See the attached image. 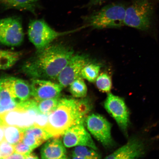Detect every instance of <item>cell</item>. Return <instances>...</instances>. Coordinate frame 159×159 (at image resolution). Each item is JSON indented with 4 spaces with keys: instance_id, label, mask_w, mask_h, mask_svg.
Segmentation results:
<instances>
[{
    "instance_id": "1",
    "label": "cell",
    "mask_w": 159,
    "mask_h": 159,
    "mask_svg": "<svg viewBox=\"0 0 159 159\" xmlns=\"http://www.w3.org/2000/svg\"><path fill=\"white\" fill-rule=\"evenodd\" d=\"M74 52L68 46L51 43L37 51L24 63L21 70L33 79H55L74 55Z\"/></svg>"
},
{
    "instance_id": "2",
    "label": "cell",
    "mask_w": 159,
    "mask_h": 159,
    "mask_svg": "<svg viewBox=\"0 0 159 159\" xmlns=\"http://www.w3.org/2000/svg\"><path fill=\"white\" fill-rule=\"evenodd\" d=\"M92 107L88 99L60 98L57 107L49 114L44 130L52 138H59L71 127L84 124Z\"/></svg>"
},
{
    "instance_id": "3",
    "label": "cell",
    "mask_w": 159,
    "mask_h": 159,
    "mask_svg": "<svg viewBox=\"0 0 159 159\" xmlns=\"http://www.w3.org/2000/svg\"><path fill=\"white\" fill-rule=\"evenodd\" d=\"M125 25L145 32H151L156 27L154 5L149 0H134L125 12Z\"/></svg>"
},
{
    "instance_id": "4",
    "label": "cell",
    "mask_w": 159,
    "mask_h": 159,
    "mask_svg": "<svg viewBox=\"0 0 159 159\" xmlns=\"http://www.w3.org/2000/svg\"><path fill=\"white\" fill-rule=\"evenodd\" d=\"M126 7L120 4H111L85 18L89 27L102 29L119 28L125 25Z\"/></svg>"
},
{
    "instance_id": "5",
    "label": "cell",
    "mask_w": 159,
    "mask_h": 159,
    "mask_svg": "<svg viewBox=\"0 0 159 159\" xmlns=\"http://www.w3.org/2000/svg\"><path fill=\"white\" fill-rule=\"evenodd\" d=\"M35 101L17 104L12 110L0 115L3 125L15 126L25 130L34 126L36 117L39 113Z\"/></svg>"
},
{
    "instance_id": "6",
    "label": "cell",
    "mask_w": 159,
    "mask_h": 159,
    "mask_svg": "<svg viewBox=\"0 0 159 159\" xmlns=\"http://www.w3.org/2000/svg\"><path fill=\"white\" fill-rule=\"evenodd\" d=\"M71 32V31L60 32L55 31L43 19L32 20L28 30L30 41L37 51L45 48L58 38Z\"/></svg>"
},
{
    "instance_id": "7",
    "label": "cell",
    "mask_w": 159,
    "mask_h": 159,
    "mask_svg": "<svg viewBox=\"0 0 159 159\" xmlns=\"http://www.w3.org/2000/svg\"><path fill=\"white\" fill-rule=\"evenodd\" d=\"M24 39L22 25L17 17L0 19V43L10 47H18Z\"/></svg>"
},
{
    "instance_id": "8",
    "label": "cell",
    "mask_w": 159,
    "mask_h": 159,
    "mask_svg": "<svg viewBox=\"0 0 159 159\" xmlns=\"http://www.w3.org/2000/svg\"><path fill=\"white\" fill-rule=\"evenodd\" d=\"M85 122L89 132L103 146L106 148L113 146L112 126L106 118L100 115L93 114L87 116Z\"/></svg>"
},
{
    "instance_id": "9",
    "label": "cell",
    "mask_w": 159,
    "mask_h": 159,
    "mask_svg": "<svg viewBox=\"0 0 159 159\" xmlns=\"http://www.w3.org/2000/svg\"><path fill=\"white\" fill-rule=\"evenodd\" d=\"M104 107L118 126L126 133L129 124V112L124 99L109 93L104 102Z\"/></svg>"
},
{
    "instance_id": "10",
    "label": "cell",
    "mask_w": 159,
    "mask_h": 159,
    "mask_svg": "<svg viewBox=\"0 0 159 159\" xmlns=\"http://www.w3.org/2000/svg\"><path fill=\"white\" fill-rule=\"evenodd\" d=\"M91 61L86 55H73L57 76V79L59 84L63 88L69 86L75 80L82 77L81 71L85 66Z\"/></svg>"
},
{
    "instance_id": "11",
    "label": "cell",
    "mask_w": 159,
    "mask_h": 159,
    "mask_svg": "<svg viewBox=\"0 0 159 159\" xmlns=\"http://www.w3.org/2000/svg\"><path fill=\"white\" fill-rule=\"evenodd\" d=\"M65 147L71 148L85 146L97 150V147L90 134L85 129L84 124L75 125L67 130L63 136Z\"/></svg>"
},
{
    "instance_id": "12",
    "label": "cell",
    "mask_w": 159,
    "mask_h": 159,
    "mask_svg": "<svg viewBox=\"0 0 159 159\" xmlns=\"http://www.w3.org/2000/svg\"><path fill=\"white\" fill-rule=\"evenodd\" d=\"M31 96L37 101L58 98L63 88L59 84L43 79H33Z\"/></svg>"
},
{
    "instance_id": "13",
    "label": "cell",
    "mask_w": 159,
    "mask_h": 159,
    "mask_svg": "<svg viewBox=\"0 0 159 159\" xmlns=\"http://www.w3.org/2000/svg\"><path fill=\"white\" fill-rule=\"evenodd\" d=\"M0 82L8 89L18 103L27 100L31 96V85L26 81L14 77H8L1 80Z\"/></svg>"
},
{
    "instance_id": "14",
    "label": "cell",
    "mask_w": 159,
    "mask_h": 159,
    "mask_svg": "<svg viewBox=\"0 0 159 159\" xmlns=\"http://www.w3.org/2000/svg\"><path fill=\"white\" fill-rule=\"evenodd\" d=\"M145 144L138 138H133L126 144L108 155L106 159H133L138 158L144 153Z\"/></svg>"
},
{
    "instance_id": "15",
    "label": "cell",
    "mask_w": 159,
    "mask_h": 159,
    "mask_svg": "<svg viewBox=\"0 0 159 159\" xmlns=\"http://www.w3.org/2000/svg\"><path fill=\"white\" fill-rule=\"evenodd\" d=\"M42 158L45 159H66L67 153L64 145L58 138L50 140L41 150Z\"/></svg>"
},
{
    "instance_id": "16",
    "label": "cell",
    "mask_w": 159,
    "mask_h": 159,
    "mask_svg": "<svg viewBox=\"0 0 159 159\" xmlns=\"http://www.w3.org/2000/svg\"><path fill=\"white\" fill-rule=\"evenodd\" d=\"M39 0H0V5L6 9H16L35 13Z\"/></svg>"
},
{
    "instance_id": "17",
    "label": "cell",
    "mask_w": 159,
    "mask_h": 159,
    "mask_svg": "<svg viewBox=\"0 0 159 159\" xmlns=\"http://www.w3.org/2000/svg\"><path fill=\"white\" fill-rule=\"evenodd\" d=\"M20 52L0 49V70H7L12 67L20 59Z\"/></svg>"
},
{
    "instance_id": "18",
    "label": "cell",
    "mask_w": 159,
    "mask_h": 159,
    "mask_svg": "<svg viewBox=\"0 0 159 159\" xmlns=\"http://www.w3.org/2000/svg\"><path fill=\"white\" fill-rule=\"evenodd\" d=\"M18 102L14 99L8 89L1 85L0 89V115L12 110Z\"/></svg>"
},
{
    "instance_id": "19",
    "label": "cell",
    "mask_w": 159,
    "mask_h": 159,
    "mask_svg": "<svg viewBox=\"0 0 159 159\" xmlns=\"http://www.w3.org/2000/svg\"><path fill=\"white\" fill-rule=\"evenodd\" d=\"M5 140L9 143L15 145L22 141L24 130L18 127L3 125Z\"/></svg>"
},
{
    "instance_id": "20",
    "label": "cell",
    "mask_w": 159,
    "mask_h": 159,
    "mask_svg": "<svg viewBox=\"0 0 159 159\" xmlns=\"http://www.w3.org/2000/svg\"><path fill=\"white\" fill-rule=\"evenodd\" d=\"M94 149L85 146L75 147L72 156L73 159H100L101 156Z\"/></svg>"
},
{
    "instance_id": "21",
    "label": "cell",
    "mask_w": 159,
    "mask_h": 159,
    "mask_svg": "<svg viewBox=\"0 0 159 159\" xmlns=\"http://www.w3.org/2000/svg\"><path fill=\"white\" fill-rule=\"evenodd\" d=\"M100 69V65L91 61L85 65L81 71V77L89 82H95L99 75Z\"/></svg>"
},
{
    "instance_id": "22",
    "label": "cell",
    "mask_w": 159,
    "mask_h": 159,
    "mask_svg": "<svg viewBox=\"0 0 159 159\" xmlns=\"http://www.w3.org/2000/svg\"><path fill=\"white\" fill-rule=\"evenodd\" d=\"M70 91L75 98H84L87 93L86 84L82 77L77 78L70 85Z\"/></svg>"
},
{
    "instance_id": "23",
    "label": "cell",
    "mask_w": 159,
    "mask_h": 159,
    "mask_svg": "<svg viewBox=\"0 0 159 159\" xmlns=\"http://www.w3.org/2000/svg\"><path fill=\"white\" fill-rule=\"evenodd\" d=\"M59 97L37 101V107L40 113L49 115L58 104Z\"/></svg>"
},
{
    "instance_id": "24",
    "label": "cell",
    "mask_w": 159,
    "mask_h": 159,
    "mask_svg": "<svg viewBox=\"0 0 159 159\" xmlns=\"http://www.w3.org/2000/svg\"><path fill=\"white\" fill-rule=\"evenodd\" d=\"M95 83L97 88L103 92L109 93L112 89V78L106 72H103L99 75Z\"/></svg>"
},
{
    "instance_id": "25",
    "label": "cell",
    "mask_w": 159,
    "mask_h": 159,
    "mask_svg": "<svg viewBox=\"0 0 159 159\" xmlns=\"http://www.w3.org/2000/svg\"><path fill=\"white\" fill-rule=\"evenodd\" d=\"M15 152L14 145L4 140L0 143V156L1 159H7Z\"/></svg>"
},
{
    "instance_id": "26",
    "label": "cell",
    "mask_w": 159,
    "mask_h": 159,
    "mask_svg": "<svg viewBox=\"0 0 159 159\" xmlns=\"http://www.w3.org/2000/svg\"><path fill=\"white\" fill-rule=\"evenodd\" d=\"M49 115L39 113L36 117L34 126L44 129L48 122Z\"/></svg>"
},
{
    "instance_id": "27",
    "label": "cell",
    "mask_w": 159,
    "mask_h": 159,
    "mask_svg": "<svg viewBox=\"0 0 159 159\" xmlns=\"http://www.w3.org/2000/svg\"><path fill=\"white\" fill-rule=\"evenodd\" d=\"M14 146L16 152L25 156L30 153L33 150V149L24 143L22 142L14 145Z\"/></svg>"
},
{
    "instance_id": "28",
    "label": "cell",
    "mask_w": 159,
    "mask_h": 159,
    "mask_svg": "<svg viewBox=\"0 0 159 159\" xmlns=\"http://www.w3.org/2000/svg\"><path fill=\"white\" fill-rule=\"evenodd\" d=\"M25 155L18 153H14L7 159H25Z\"/></svg>"
},
{
    "instance_id": "29",
    "label": "cell",
    "mask_w": 159,
    "mask_h": 159,
    "mask_svg": "<svg viewBox=\"0 0 159 159\" xmlns=\"http://www.w3.org/2000/svg\"><path fill=\"white\" fill-rule=\"evenodd\" d=\"M104 0H90L88 6L92 7V6H95L100 4Z\"/></svg>"
},
{
    "instance_id": "30",
    "label": "cell",
    "mask_w": 159,
    "mask_h": 159,
    "mask_svg": "<svg viewBox=\"0 0 159 159\" xmlns=\"http://www.w3.org/2000/svg\"><path fill=\"white\" fill-rule=\"evenodd\" d=\"M4 140V131L3 125H0V143Z\"/></svg>"
},
{
    "instance_id": "31",
    "label": "cell",
    "mask_w": 159,
    "mask_h": 159,
    "mask_svg": "<svg viewBox=\"0 0 159 159\" xmlns=\"http://www.w3.org/2000/svg\"><path fill=\"white\" fill-rule=\"evenodd\" d=\"M39 157L36 155L34 153H32L30 152V153L26 155L25 159H38Z\"/></svg>"
},
{
    "instance_id": "32",
    "label": "cell",
    "mask_w": 159,
    "mask_h": 159,
    "mask_svg": "<svg viewBox=\"0 0 159 159\" xmlns=\"http://www.w3.org/2000/svg\"><path fill=\"white\" fill-rule=\"evenodd\" d=\"M0 125H3L2 120L1 117H0Z\"/></svg>"
},
{
    "instance_id": "33",
    "label": "cell",
    "mask_w": 159,
    "mask_h": 159,
    "mask_svg": "<svg viewBox=\"0 0 159 159\" xmlns=\"http://www.w3.org/2000/svg\"><path fill=\"white\" fill-rule=\"evenodd\" d=\"M1 82H0V89H1Z\"/></svg>"
},
{
    "instance_id": "34",
    "label": "cell",
    "mask_w": 159,
    "mask_h": 159,
    "mask_svg": "<svg viewBox=\"0 0 159 159\" xmlns=\"http://www.w3.org/2000/svg\"><path fill=\"white\" fill-rule=\"evenodd\" d=\"M157 1H158L159 2V0H157Z\"/></svg>"
},
{
    "instance_id": "35",
    "label": "cell",
    "mask_w": 159,
    "mask_h": 159,
    "mask_svg": "<svg viewBox=\"0 0 159 159\" xmlns=\"http://www.w3.org/2000/svg\"><path fill=\"white\" fill-rule=\"evenodd\" d=\"M0 159H1V156H0Z\"/></svg>"
}]
</instances>
